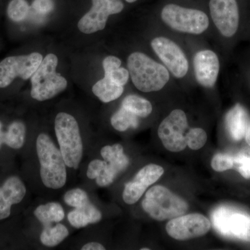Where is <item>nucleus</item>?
<instances>
[{"mask_svg": "<svg viewBox=\"0 0 250 250\" xmlns=\"http://www.w3.org/2000/svg\"><path fill=\"white\" fill-rule=\"evenodd\" d=\"M159 11L162 22L177 32L200 35L209 27V17L203 9L180 0H165Z\"/></svg>", "mask_w": 250, "mask_h": 250, "instance_id": "obj_1", "label": "nucleus"}, {"mask_svg": "<svg viewBox=\"0 0 250 250\" xmlns=\"http://www.w3.org/2000/svg\"><path fill=\"white\" fill-rule=\"evenodd\" d=\"M126 64L131 82L140 91H159L170 80L168 70L143 52H135L130 54Z\"/></svg>", "mask_w": 250, "mask_h": 250, "instance_id": "obj_2", "label": "nucleus"}, {"mask_svg": "<svg viewBox=\"0 0 250 250\" xmlns=\"http://www.w3.org/2000/svg\"><path fill=\"white\" fill-rule=\"evenodd\" d=\"M36 147L42 184L53 190L62 188L67 182V166L60 149L48 135L44 133L38 136Z\"/></svg>", "mask_w": 250, "mask_h": 250, "instance_id": "obj_3", "label": "nucleus"}, {"mask_svg": "<svg viewBox=\"0 0 250 250\" xmlns=\"http://www.w3.org/2000/svg\"><path fill=\"white\" fill-rule=\"evenodd\" d=\"M54 130L65 164L70 168L77 170L83 152V141L77 120L69 113L61 112L54 120Z\"/></svg>", "mask_w": 250, "mask_h": 250, "instance_id": "obj_4", "label": "nucleus"}, {"mask_svg": "<svg viewBox=\"0 0 250 250\" xmlns=\"http://www.w3.org/2000/svg\"><path fill=\"white\" fill-rule=\"evenodd\" d=\"M58 63V57L54 54H48L42 59L31 77V98L44 102L55 98L66 89V79L57 72Z\"/></svg>", "mask_w": 250, "mask_h": 250, "instance_id": "obj_5", "label": "nucleus"}, {"mask_svg": "<svg viewBox=\"0 0 250 250\" xmlns=\"http://www.w3.org/2000/svg\"><path fill=\"white\" fill-rule=\"evenodd\" d=\"M143 209L154 220L164 221L185 214L187 202L163 186L151 188L142 202Z\"/></svg>", "mask_w": 250, "mask_h": 250, "instance_id": "obj_6", "label": "nucleus"}, {"mask_svg": "<svg viewBox=\"0 0 250 250\" xmlns=\"http://www.w3.org/2000/svg\"><path fill=\"white\" fill-rule=\"evenodd\" d=\"M207 8L220 35L234 37L241 24V8L238 0H208Z\"/></svg>", "mask_w": 250, "mask_h": 250, "instance_id": "obj_7", "label": "nucleus"}, {"mask_svg": "<svg viewBox=\"0 0 250 250\" xmlns=\"http://www.w3.org/2000/svg\"><path fill=\"white\" fill-rule=\"evenodd\" d=\"M211 218L213 227L220 234L250 242V215L220 207L213 212Z\"/></svg>", "mask_w": 250, "mask_h": 250, "instance_id": "obj_8", "label": "nucleus"}, {"mask_svg": "<svg viewBox=\"0 0 250 250\" xmlns=\"http://www.w3.org/2000/svg\"><path fill=\"white\" fill-rule=\"evenodd\" d=\"M188 129V124L185 112L174 109L161 122L158 135L167 150L179 152L187 147L186 135Z\"/></svg>", "mask_w": 250, "mask_h": 250, "instance_id": "obj_9", "label": "nucleus"}, {"mask_svg": "<svg viewBox=\"0 0 250 250\" xmlns=\"http://www.w3.org/2000/svg\"><path fill=\"white\" fill-rule=\"evenodd\" d=\"M151 47L172 76L182 79L188 72V61L184 51L174 41L165 36H157L151 41Z\"/></svg>", "mask_w": 250, "mask_h": 250, "instance_id": "obj_10", "label": "nucleus"}, {"mask_svg": "<svg viewBox=\"0 0 250 250\" xmlns=\"http://www.w3.org/2000/svg\"><path fill=\"white\" fill-rule=\"evenodd\" d=\"M42 54L33 52L27 55L14 56L0 62V88L9 86L16 77L31 78L42 62Z\"/></svg>", "mask_w": 250, "mask_h": 250, "instance_id": "obj_11", "label": "nucleus"}, {"mask_svg": "<svg viewBox=\"0 0 250 250\" xmlns=\"http://www.w3.org/2000/svg\"><path fill=\"white\" fill-rule=\"evenodd\" d=\"M92 2L91 9L81 18L77 24L79 30L85 34L103 30L108 18L119 14L125 7L122 0H92Z\"/></svg>", "mask_w": 250, "mask_h": 250, "instance_id": "obj_12", "label": "nucleus"}, {"mask_svg": "<svg viewBox=\"0 0 250 250\" xmlns=\"http://www.w3.org/2000/svg\"><path fill=\"white\" fill-rule=\"evenodd\" d=\"M210 227L209 220L203 215L191 213L171 219L166 225V231L174 239L187 241L204 236L208 232Z\"/></svg>", "mask_w": 250, "mask_h": 250, "instance_id": "obj_13", "label": "nucleus"}, {"mask_svg": "<svg viewBox=\"0 0 250 250\" xmlns=\"http://www.w3.org/2000/svg\"><path fill=\"white\" fill-rule=\"evenodd\" d=\"M164 173V168L156 164H149L143 167L134 178L125 185L123 193L125 203L127 205L136 203L147 188L155 183Z\"/></svg>", "mask_w": 250, "mask_h": 250, "instance_id": "obj_14", "label": "nucleus"}, {"mask_svg": "<svg viewBox=\"0 0 250 250\" xmlns=\"http://www.w3.org/2000/svg\"><path fill=\"white\" fill-rule=\"evenodd\" d=\"M194 72L199 84L211 88L216 83L220 70L218 56L210 49L199 51L193 57Z\"/></svg>", "mask_w": 250, "mask_h": 250, "instance_id": "obj_15", "label": "nucleus"}, {"mask_svg": "<svg viewBox=\"0 0 250 250\" xmlns=\"http://www.w3.org/2000/svg\"><path fill=\"white\" fill-rule=\"evenodd\" d=\"M27 188L22 179L17 176L9 177L0 187V220L9 218L13 205L22 201Z\"/></svg>", "mask_w": 250, "mask_h": 250, "instance_id": "obj_16", "label": "nucleus"}, {"mask_svg": "<svg viewBox=\"0 0 250 250\" xmlns=\"http://www.w3.org/2000/svg\"><path fill=\"white\" fill-rule=\"evenodd\" d=\"M249 121L248 112L239 104L228 112L226 116V126L231 139L238 141L245 137Z\"/></svg>", "mask_w": 250, "mask_h": 250, "instance_id": "obj_17", "label": "nucleus"}, {"mask_svg": "<svg viewBox=\"0 0 250 250\" xmlns=\"http://www.w3.org/2000/svg\"><path fill=\"white\" fill-rule=\"evenodd\" d=\"M103 218L101 211L91 203L75 208L67 215V220L72 227L80 229L90 224L98 223Z\"/></svg>", "mask_w": 250, "mask_h": 250, "instance_id": "obj_18", "label": "nucleus"}, {"mask_svg": "<svg viewBox=\"0 0 250 250\" xmlns=\"http://www.w3.org/2000/svg\"><path fill=\"white\" fill-rule=\"evenodd\" d=\"M26 132L27 129L22 122H13L5 132L2 131V124L0 122V149L3 144L12 149H21L25 141Z\"/></svg>", "mask_w": 250, "mask_h": 250, "instance_id": "obj_19", "label": "nucleus"}, {"mask_svg": "<svg viewBox=\"0 0 250 250\" xmlns=\"http://www.w3.org/2000/svg\"><path fill=\"white\" fill-rule=\"evenodd\" d=\"M100 154L117 175L126 170L129 166V159L125 155L124 149L121 145L104 146L102 148Z\"/></svg>", "mask_w": 250, "mask_h": 250, "instance_id": "obj_20", "label": "nucleus"}, {"mask_svg": "<svg viewBox=\"0 0 250 250\" xmlns=\"http://www.w3.org/2000/svg\"><path fill=\"white\" fill-rule=\"evenodd\" d=\"M93 93L104 103H111L123 95L124 86L117 84L108 77L104 76L93 85Z\"/></svg>", "mask_w": 250, "mask_h": 250, "instance_id": "obj_21", "label": "nucleus"}, {"mask_svg": "<svg viewBox=\"0 0 250 250\" xmlns=\"http://www.w3.org/2000/svg\"><path fill=\"white\" fill-rule=\"evenodd\" d=\"M34 214L43 227L51 226L52 223H60L65 217V212L59 202H48L39 206Z\"/></svg>", "mask_w": 250, "mask_h": 250, "instance_id": "obj_22", "label": "nucleus"}, {"mask_svg": "<svg viewBox=\"0 0 250 250\" xmlns=\"http://www.w3.org/2000/svg\"><path fill=\"white\" fill-rule=\"evenodd\" d=\"M69 236V231L65 225L57 224L54 227H44L41 233L40 240L42 245L53 248L62 243Z\"/></svg>", "mask_w": 250, "mask_h": 250, "instance_id": "obj_23", "label": "nucleus"}, {"mask_svg": "<svg viewBox=\"0 0 250 250\" xmlns=\"http://www.w3.org/2000/svg\"><path fill=\"white\" fill-rule=\"evenodd\" d=\"M122 106L140 118H147L152 113L153 109L150 102L135 95L126 96L123 100Z\"/></svg>", "mask_w": 250, "mask_h": 250, "instance_id": "obj_24", "label": "nucleus"}, {"mask_svg": "<svg viewBox=\"0 0 250 250\" xmlns=\"http://www.w3.org/2000/svg\"><path fill=\"white\" fill-rule=\"evenodd\" d=\"M112 126L118 131H125L129 128H136L139 126L138 116L129 110L121 106L111 116Z\"/></svg>", "mask_w": 250, "mask_h": 250, "instance_id": "obj_25", "label": "nucleus"}, {"mask_svg": "<svg viewBox=\"0 0 250 250\" xmlns=\"http://www.w3.org/2000/svg\"><path fill=\"white\" fill-rule=\"evenodd\" d=\"M29 12V6L25 0H11L8 6V16L14 22L24 21Z\"/></svg>", "mask_w": 250, "mask_h": 250, "instance_id": "obj_26", "label": "nucleus"}, {"mask_svg": "<svg viewBox=\"0 0 250 250\" xmlns=\"http://www.w3.org/2000/svg\"><path fill=\"white\" fill-rule=\"evenodd\" d=\"M187 146L193 150L201 149L207 141V134L201 128L189 129L186 135Z\"/></svg>", "mask_w": 250, "mask_h": 250, "instance_id": "obj_27", "label": "nucleus"}, {"mask_svg": "<svg viewBox=\"0 0 250 250\" xmlns=\"http://www.w3.org/2000/svg\"><path fill=\"white\" fill-rule=\"evenodd\" d=\"M64 202L75 208L83 207L90 202L87 192L81 188H73L68 190L64 195Z\"/></svg>", "mask_w": 250, "mask_h": 250, "instance_id": "obj_28", "label": "nucleus"}, {"mask_svg": "<svg viewBox=\"0 0 250 250\" xmlns=\"http://www.w3.org/2000/svg\"><path fill=\"white\" fill-rule=\"evenodd\" d=\"M211 167L216 172H224L233 167V156L218 154L211 161Z\"/></svg>", "mask_w": 250, "mask_h": 250, "instance_id": "obj_29", "label": "nucleus"}, {"mask_svg": "<svg viewBox=\"0 0 250 250\" xmlns=\"http://www.w3.org/2000/svg\"><path fill=\"white\" fill-rule=\"evenodd\" d=\"M246 179L250 178V157L238 154L233 157V167Z\"/></svg>", "mask_w": 250, "mask_h": 250, "instance_id": "obj_30", "label": "nucleus"}, {"mask_svg": "<svg viewBox=\"0 0 250 250\" xmlns=\"http://www.w3.org/2000/svg\"><path fill=\"white\" fill-rule=\"evenodd\" d=\"M104 76L108 77L117 84L123 85V86L127 83L130 77L127 69L121 67L113 71L104 74Z\"/></svg>", "mask_w": 250, "mask_h": 250, "instance_id": "obj_31", "label": "nucleus"}, {"mask_svg": "<svg viewBox=\"0 0 250 250\" xmlns=\"http://www.w3.org/2000/svg\"><path fill=\"white\" fill-rule=\"evenodd\" d=\"M106 165V162L104 160L94 159L90 161V164H88V169H87V177L90 179L98 178L100 174L103 172Z\"/></svg>", "mask_w": 250, "mask_h": 250, "instance_id": "obj_32", "label": "nucleus"}, {"mask_svg": "<svg viewBox=\"0 0 250 250\" xmlns=\"http://www.w3.org/2000/svg\"><path fill=\"white\" fill-rule=\"evenodd\" d=\"M32 6L37 12L45 14L54 9V4L52 0H35Z\"/></svg>", "mask_w": 250, "mask_h": 250, "instance_id": "obj_33", "label": "nucleus"}, {"mask_svg": "<svg viewBox=\"0 0 250 250\" xmlns=\"http://www.w3.org/2000/svg\"><path fill=\"white\" fill-rule=\"evenodd\" d=\"M122 62L121 59L115 56H108L104 59L103 65L104 74L108 73L121 67Z\"/></svg>", "mask_w": 250, "mask_h": 250, "instance_id": "obj_34", "label": "nucleus"}, {"mask_svg": "<svg viewBox=\"0 0 250 250\" xmlns=\"http://www.w3.org/2000/svg\"><path fill=\"white\" fill-rule=\"evenodd\" d=\"M82 250H104L105 248L98 242H90L82 247Z\"/></svg>", "mask_w": 250, "mask_h": 250, "instance_id": "obj_35", "label": "nucleus"}, {"mask_svg": "<svg viewBox=\"0 0 250 250\" xmlns=\"http://www.w3.org/2000/svg\"><path fill=\"white\" fill-rule=\"evenodd\" d=\"M245 137H246L247 143H248L250 146V121H249V123H248V126H247Z\"/></svg>", "mask_w": 250, "mask_h": 250, "instance_id": "obj_36", "label": "nucleus"}, {"mask_svg": "<svg viewBox=\"0 0 250 250\" xmlns=\"http://www.w3.org/2000/svg\"><path fill=\"white\" fill-rule=\"evenodd\" d=\"M125 1H126L127 3H129V4H133V3L136 2L138 0H125Z\"/></svg>", "mask_w": 250, "mask_h": 250, "instance_id": "obj_37", "label": "nucleus"}, {"mask_svg": "<svg viewBox=\"0 0 250 250\" xmlns=\"http://www.w3.org/2000/svg\"><path fill=\"white\" fill-rule=\"evenodd\" d=\"M141 250H149V248H142Z\"/></svg>", "mask_w": 250, "mask_h": 250, "instance_id": "obj_38", "label": "nucleus"}]
</instances>
